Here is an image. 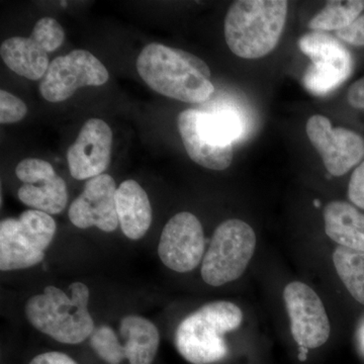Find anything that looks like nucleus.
<instances>
[{"label":"nucleus","instance_id":"10","mask_svg":"<svg viewBox=\"0 0 364 364\" xmlns=\"http://www.w3.org/2000/svg\"><path fill=\"white\" fill-rule=\"evenodd\" d=\"M306 132L333 176H344L364 158L363 136L341 127L333 128L328 117L321 114L311 117Z\"/></svg>","mask_w":364,"mask_h":364},{"label":"nucleus","instance_id":"20","mask_svg":"<svg viewBox=\"0 0 364 364\" xmlns=\"http://www.w3.org/2000/svg\"><path fill=\"white\" fill-rule=\"evenodd\" d=\"M363 11V0L329 1L320 13L314 16L309 26L313 32H338L348 28L354 21L358 20Z\"/></svg>","mask_w":364,"mask_h":364},{"label":"nucleus","instance_id":"25","mask_svg":"<svg viewBox=\"0 0 364 364\" xmlns=\"http://www.w3.org/2000/svg\"><path fill=\"white\" fill-rule=\"evenodd\" d=\"M28 107L23 100L9 91H0V123H18L26 117Z\"/></svg>","mask_w":364,"mask_h":364},{"label":"nucleus","instance_id":"9","mask_svg":"<svg viewBox=\"0 0 364 364\" xmlns=\"http://www.w3.org/2000/svg\"><path fill=\"white\" fill-rule=\"evenodd\" d=\"M205 234L200 220L188 212L174 215L163 228L158 255L165 267L179 273L193 272L205 253Z\"/></svg>","mask_w":364,"mask_h":364},{"label":"nucleus","instance_id":"26","mask_svg":"<svg viewBox=\"0 0 364 364\" xmlns=\"http://www.w3.org/2000/svg\"><path fill=\"white\" fill-rule=\"evenodd\" d=\"M348 196L354 205L364 210V161L352 173L348 184Z\"/></svg>","mask_w":364,"mask_h":364},{"label":"nucleus","instance_id":"21","mask_svg":"<svg viewBox=\"0 0 364 364\" xmlns=\"http://www.w3.org/2000/svg\"><path fill=\"white\" fill-rule=\"evenodd\" d=\"M337 274L354 299L364 305V252L337 247L333 253Z\"/></svg>","mask_w":364,"mask_h":364},{"label":"nucleus","instance_id":"22","mask_svg":"<svg viewBox=\"0 0 364 364\" xmlns=\"http://www.w3.org/2000/svg\"><path fill=\"white\" fill-rule=\"evenodd\" d=\"M93 352L107 364H123L126 361L123 344L116 331L107 325L95 328L90 337Z\"/></svg>","mask_w":364,"mask_h":364},{"label":"nucleus","instance_id":"7","mask_svg":"<svg viewBox=\"0 0 364 364\" xmlns=\"http://www.w3.org/2000/svg\"><path fill=\"white\" fill-rule=\"evenodd\" d=\"M299 47L312 61L304 75V85L314 95H326L350 76L353 60L338 38L323 32L306 33Z\"/></svg>","mask_w":364,"mask_h":364},{"label":"nucleus","instance_id":"31","mask_svg":"<svg viewBox=\"0 0 364 364\" xmlns=\"http://www.w3.org/2000/svg\"><path fill=\"white\" fill-rule=\"evenodd\" d=\"M359 340H360V343L363 345V348L364 350V323L363 326H361L360 331H359Z\"/></svg>","mask_w":364,"mask_h":364},{"label":"nucleus","instance_id":"2","mask_svg":"<svg viewBox=\"0 0 364 364\" xmlns=\"http://www.w3.org/2000/svg\"><path fill=\"white\" fill-rule=\"evenodd\" d=\"M69 291L70 294L54 286L45 287L42 294L26 301V317L35 329L59 343L76 345L90 338L95 326L88 311V287L75 282Z\"/></svg>","mask_w":364,"mask_h":364},{"label":"nucleus","instance_id":"17","mask_svg":"<svg viewBox=\"0 0 364 364\" xmlns=\"http://www.w3.org/2000/svg\"><path fill=\"white\" fill-rule=\"evenodd\" d=\"M327 236L341 247L364 252V214L350 203L335 200L324 210Z\"/></svg>","mask_w":364,"mask_h":364},{"label":"nucleus","instance_id":"18","mask_svg":"<svg viewBox=\"0 0 364 364\" xmlns=\"http://www.w3.org/2000/svg\"><path fill=\"white\" fill-rule=\"evenodd\" d=\"M0 55L9 69L30 80L43 79L51 64L48 53L30 37H13L4 41Z\"/></svg>","mask_w":364,"mask_h":364},{"label":"nucleus","instance_id":"29","mask_svg":"<svg viewBox=\"0 0 364 364\" xmlns=\"http://www.w3.org/2000/svg\"><path fill=\"white\" fill-rule=\"evenodd\" d=\"M347 100L355 109H364V76L349 87Z\"/></svg>","mask_w":364,"mask_h":364},{"label":"nucleus","instance_id":"8","mask_svg":"<svg viewBox=\"0 0 364 364\" xmlns=\"http://www.w3.org/2000/svg\"><path fill=\"white\" fill-rule=\"evenodd\" d=\"M109 78V71L95 55L86 50H74L53 60L39 90L48 102H61L79 88L102 86Z\"/></svg>","mask_w":364,"mask_h":364},{"label":"nucleus","instance_id":"30","mask_svg":"<svg viewBox=\"0 0 364 364\" xmlns=\"http://www.w3.org/2000/svg\"><path fill=\"white\" fill-rule=\"evenodd\" d=\"M309 349L306 347L299 346V355L298 358L301 361H306L308 358Z\"/></svg>","mask_w":364,"mask_h":364},{"label":"nucleus","instance_id":"5","mask_svg":"<svg viewBox=\"0 0 364 364\" xmlns=\"http://www.w3.org/2000/svg\"><path fill=\"white\" fill-rule=\"evenodd\" d=\"M51 215L28 210L0 223V270L26 269L40 264L56 234Z\"/></svg>","mask_w":364,"mask_h":364},{"label":"nucleus","instance_id":"15","mask_svg":"<svg viewBox=\"0 0 364 364\" xmlns=\"http://www.w3.org/2000/svg\"><path fill=\"white\" fill-rule=\"evenodd\" d=\"M116 205L119 226L124 236L140 240L152 224L149 196L136 181H124L117 189Z\"/></svg>","mask_w":364,"mask_h":364},{"label":"nucleus","instance_id":"4","mask_svg":"<svg viewBox=\"0 0 364 364\" xmlns=\"http://www.w3.org/2000/svg\"><path fill=\"white\" fill-rule=\"evenodd\" d=\"M243 313L231 301L205 304L181 321L174 344L182 358L191 364H214L226 358L229 348L225 335L238 329Z\"/></svg>","mask_w":364,"mask_h":364},{"label":"nucleus","instance_id":"11","mask_svg":"<svg viewBox=\"0 0 364 364\" xmlns=\"http://www.w3.org/2000/svg\"><path fill=\"white\" fill-rule=\"evenodd\" d=\"M284 299L291 320V331L299 346L318 348L330 336L329 318L323 301L310 287L303 282L287 284Z\"/></svg>","mask_w":364,"mask_h":364},{"label":"nucleus","instance_id":"32","mask_svg":"<svg viewBox=\"0 0 364 364\" xmlns=\"http://www.w3.org/2000/svg\"><path fill=\"white\" fill-rule=\"evenodd\" d=\"M314 203H315L316 208H318L321 205V203L318 202V200H316L315 202H314Z\"/></svg>","mask_w":364,"mask_h":364},{"label":"nucleus","instance_id":"3","mask_svg":"<svg viewBox=\"0 0 364 364\" xmlns=\"http://www.w3.org/2000/svg\"><path fill=\"white\" fill-rule=\"evenodd\" d=\"M289 2L286 0H238L230 6L224 32L228 47L243 59L267 56L284 32Z\"/></svg>","mask_w":364,"mask_h":364},{"label":"nucleus","instance_id":"16","mask_svg":"<svg viewBox=\"0 0 364 364\" xmlns=\"http://www.w3.org/2000/svg\"><path fill=\"white\" fill-rule=\"evenodd\" d=\"M119 336L129 364H153L160 345L159 330L154 323L138 315L122 318Z\"/></svg>","mask_w":364,"mask_h":364},{"label":"nucleus","instance_id":"6","mask_svg":"<svg viewBox=\"0 0 364 364\" xmlns=\"http://www.w3.org/2000/svg\"><path fill=\"white\" fill-rule=\"evenodd\" d=\"M256 235L238 219L227 220L215 230L203 259L202 277L208 286L221 287L242 277L252 259Z\"/></svg>","mask_w":364,"mask_h":364},{"label":"nucleus","instance_id":"27","mask_svg":"<svg viewBox=\"0 0 364 364\" xmlns=\"http://www.w3.org/2000/svg\"><path fill=\"white\" fill-rule=\"evenodd\" d=\"M336 37L347 44L364 46V14L353 21L348 28L336 32Z\"/></svg>","mask_w":364,"mask_h":364},{"label":"nucleus","instance_id":"24","mask_svg":"<svg viewBox=\"0 0 364 364\" xmlns=\"http://www.w3.org/2000/svg\"><path fill=\"white\" fill-rule=\"evenodd\" d=\"M16 174L23 184H37L51 181L57 176L49 162L37 158H28L18 163Z\"/></svg>","mask_w":364,"mask_h":364},{"label":"nucleus","instance_id":"19","mask_svg":"<svg viewBox=\"0 0 364 364\" xmlns=\"http://www.w3.org/2000/svg\"><path fill=\"white\" fill-rule=\"evenodd\" d=\"M18 200L32 210L48 215L63 212L68 203L66 182L59 176L37 184H23L18 191Z\"/></svg>","mask_w":364,"mask_h":364},{"label":"nucleus","instance_id":"23","mask_svg":"<svg viewBox=\"0 0 364 364\" xmlns=\"http://www.w3.org/2000/svg\"><path fill=\"white\" fill-rule=\"evenodd\" d=\"M47 53L56 51L65 39L61 25L52 18H43L36 23L30 36Z\"/></svg>","mask_w":364,"mask_h":364},{"label":"nucleus","instance_id":"14","mask_svg":"<svg viewBox=\"0 0 364 364\" xmlns=\"http://www.w3.org/2000/svg\"><path fill=\"white\" fill-rule=\"evenodd\" d=\"M112 145L111 127L100 119H88L67 151L72 177L85 181L104 174L111 163Z\"/></svg>","mask_w":364,"mask_h":364},{"label":"nucleus","instance_id":"28","mask_svg":"<svg viewBox=\"0 0 364 364\" xmlns=\"http://www.w3.org/2000/svg\"><path fill=\"white\" fill-rule=\"evenodd\" d=\"M28 364H78V363L63 352L48 351L38 354Z\"/></svg>","mask_w":364,"mask_h":364},{"label":"nucleus","instance_id":"13","mask_svg":"<svg viewBox=\"0 0 364 364\" xmlns=\"http://www.w3.org/2000/svg\"><path fill=\"white\" fill-rule=\"evenodd\" d=\"M117 184L109 174H102L86 182L81 195L69 207V219L80 229L97 227L111 233L119 225L117 218Z\"/></svg>","mask_w":364,"mask_h":364},{"label":"nucleus","instance_id":"12","mask_svg":"<svg viewBox=\"0 0 364 364\" xmlns=\"http://www.w3.org/2000/svg\"><path fill=\"white\" fill-rule=\"evenodd\" d=\"M177 127L189 158L196 164L217 171L227 169L231 165L233 145L208 126L203 112H181L177 117Z\"/></svg>","mask_w":364,"mask_h":364},{"label":"nucleus","instance_id":"1","mask_svg":"<svg viewBox=\"0 0 364 364\" xmlns=\"http://www.w3.org/2000/svg\"><path fill=\"white\" fill-rule=\"evenodd\" d=\"M136 66L151 90L172 100L200 104L215 92L210 67L183 50L152 43L140 53Z\"/></svg>","mask_w":364,"mask_h":364}]
</instances>
